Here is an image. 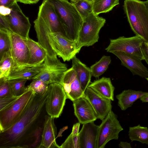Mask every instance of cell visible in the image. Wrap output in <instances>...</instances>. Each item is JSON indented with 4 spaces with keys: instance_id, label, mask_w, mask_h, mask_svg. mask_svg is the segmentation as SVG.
Segmentation results:
<instances>
[{
    "instance_id": "d4e9b609",
    "label": "cell",
    "mask_w": 148,
    "mask_h": 148,
    "mask_svg": "<svg viewBox=\"0 0 148 148\" xmlns=\"http://www.w3.org/2000/svg\"><path fill=\"white\" fill-rule=\"evenodd\" d=\"M129 138L131 141H136L148 145V128L137 126L130 127L128 132Z\"/></svg>"
},
{
    "instance_id": "836d02e7",
    "label": "cell",
    "mask_w": 148,
    "mask_h": 148,
    "mask_svg": "<svg viewBox=\"0 0 148 148\" xmlns=\"http://www.w3.org/2000/svg\"><path fill=\"white\" fill-rule=\"evenodd\" d=\"M60 147V148H80L78 135L73 136L71 134Z\"/></svg>"
},
{
    "instance_id": "7bdbcfd3",
    "label": "cell",
    "mask_w": 148,
    "mask_h": 148,
    "mask_svg": "<svg viewBox=\"0 0 148 148\" xmlns=\"http://www.w3.org/2000/svg\"><path fill=\"white\" fill-rule=\"evenodd\" d=\"M139 99L143 103L148 102V92L140 97Z\"/></svg>"
},
{
    "instance_id": "1f68e13d",
    "label": "cell",
    "mask_w": 148,
    "mask_h": 148,
    "mask_svg": "<svg viewBox=\"0 0 148 148\" xmlns=\"http://www.w3.org/2000/svg\"><path fill=\"white\" fill-rule=\"evenodd\" d=\"M14 96L9 81L5 78H0V98Z\"/></svg>"
},
{
    "instance_id": "9a60e30c",
    "label": "cell",
    "mask_w": 148,
    "mask_h": 148,
    "mask_svg": "<svg viewBox=\"0 0 148 148\" xmlns=\"http://www.w3.org/2000/svg\"><path fill=\"white\" fill-rule=\"evenodd\" d=\"M38 16L43 20L52 32H60L65 35L63 26L53 6L50 3L43 0L39 7Z\"/></svg>"
},
{
    "instance_id": "ab89813d",
    "label": "cell",
    "mask_w": 148,
    "mask_h": 148,
    "mask_svg": "<svg viewBox=\"0 0 148 148\" xmlns=\"http://www.w3.org/2000/svg\"><path fill=\"white\" fill-rule=\"evenodd\" d=\"M80 123H77L73 126L72 132L71 134L73 136H77L79 133V130L80 125Z\"/></svg>"
},
{
    "instance_id": "2e32d148",
    "label": "cell",
    "mask_w": 148,
    "mask_h": 148,
    "mask_svg": "<svg viewBox=\"0 0 148 148\" xmlns=\"http://www.w3.org/2000/svg\"><path fill=\"white\" fill-rule=\"evenodd\" d=\"M112 53L120 59L121 65L130 70L133 75H136L145 78L148 77V69L139 58L122 51H115Z\"/></svg>"
},
{
    "instance_id": "f546056e",
    "label": "cell",
    "mask_w": 148,
    "mask_h": 148,
    "mask_svg": "<svg viewBox=\"0 0 148 148\" xmlns=\"http://www.w3.org/2000/svg\"><path fill=\"white\" fill-rule=\"evenodd\" d=\"M27 79H14L8 80L14 96L19 97L27 90L25 84Z\"/></svg>"
},
{
    "instance_id": "cb8c5ba5",
    "label": "cell",
    "mask_w": 148,
    "mask_h": 148,
    "mask_svg": "<svg viewBox=\"0 0 148 148\" xmlns=\"http://www.w3.org/2000/svg\"><path fill=\"white\" fill-rule=\"evenodd\" d=\"M11 42L10 31L0 28V60L11 56Z\"/></svg>"
},
{
    "instance_id": "8992f818",
    "label": "cell",
    "mask_w": 148,
    "mask_h": 148,
    "mask_svg": "<svg viewBox=\"0 0 148 148\" xmlns=\"http://www.w3.org/2000/svg\"><path fill=\"white\" fill-rule=\"evenodd\" d=\"M106 22V19L93 12L83 20L76 43L79 51L83 47L91 46L97 42L99 33Z\"/></svg>"
},
{
    "instance_id": "d6986e66",
    "label": "cell",
    "mask_w": 148,
    "mask_h": 148,
    "mask_svg": "<svg viewBox=\"0 0 148 148\" xmlns=\"http://www.w3.org/2000/svg\"><path fill=\"white\" fill-rule=\"evenodd\" d=\"M99 128L94 122L83 124L78 134L80 148H96Z\"/></svg>"
},
{
    "instance_id": "60d3db41",
    "label": "cell",
    "mask_w": 148,
    "mask_h": 148,
    "mask_svg": "<svg viewBox=\"0 0 148 148\" xmlns=\"http://www.w3.org/2000/svg\"><path fill=\"white\" fill-rule=\"evenodd\" d=\"M40 0H16L17 2H19L24 4H31L37 3Z\"/></svg>"
},
{
    "instance_id": "4316f807",
    "label": "cell",
    "mask_w": 148,
    "mask_h": 148,
    "mask_svg": "<svg viewBox=\"0 0 148 148\" xmlns=\"http://www.w3.org/2000/svg\"><path fill=\"white\" fill-rule=\"evenodd\" d=\"M111 62L110 56H103L99 60L90 67L92 76L98 77L102 75L108 69Z\"/></svg>"
},
{
    "instance_id": "8d00e7d4",
    "label": "cell",
    "mask_w": 148,
    "mask_h": 148,
    "mask_svg": "<svg viewBox=\"0 0 148 148\" xmlns=\"http://www.w3.org/2000/svg\"><path fill=\"white\" fill-rule=\"evenodd\" d=\"M0 28H3L10 31L8 22L4 16L0 14Z\"/></svg>"
},
{
    "instance_id": "8fae6325",
    "label": "cell",
    "mask_w": 148,
    "mask_h": 148,
    "mask_svg": "<svg viewBox=\"0 0 148 148\" xmlns=\"http://www.w3.org/2000/svg\"><path fill=\"white\" fill-rule=\"evenodd\" d=\"M10 33L12 46L11 55L13 62L11 73L29 67L27 65L29 53L25 39L10 31Z\"/></svg>"
},
{
    "instance_id": "ffe728a7",
    "label": "cell",
    "mask_w": 148,
    "mask_h": 148,
    "mask_svg": "<svg viewBox=\"0 0 148 148\" xmlns=\"http://www.w3.org/2000/svg\"><path fill=\"white\" fill-rule=\"evenodd\" d=\"M29 53L27 65L29 67L39 65L44 61L47 56L46 50L38 42L29 37L25 39Z\"/></svg>"
},
{
    "instance_id": "74e56055",
    "label": "cell",
    "mask_w": 148,
    "mask_h": 148,
    "mask_svg": "<svg viewBox=\"0 0 148 148\" xmlns=\"http://www.w3.org/2000/svg\"><path fill=\"white\" fill-rule=\"evenodd\" d=\"M11 9L3 5L0 6V14L3 16H6L11 13Z\"/></svg>"
},
{
    "instance_id": "4fadbf2b",
    "label": "cell",
    "mask_w": 148,
    "mask_h": 148,
    "mask_svg": "<svg viewBox=\"0 0 148 148\" xmlns=\"http://www.w3.org/2000/svg\"><path fill=\"white\" fill-rule=\"evenodd\" d=\"M60 84L63 87L67 99L72 101L84 95L75 71L72 67L64 72Z\"/></svg>"
},
{
    "instance_id": "d6a6232c",
    "label": "cell",
    "mask_w": 148,
    "mask_h": 148,
    "mask_svg": "<svg viewBox=\"0 0 148 148\" xmlns=\"http://www.w3.org/2000/svg\"><path fill=\"white\" fill-rule=\"evenodd\" d=\"M47 84L40 79L33 80L29 85L36 94H41L44 93L48 88Z\"/></svg>"
},
{
    "instance_id": "30bf717a",
    "label": "cell",
    "mask_w": 148,
    "mask_h": 148,
    "mask_svg": "<svg viewBox=\"0 0 148 148\" xmlns=\"http://www.w3.org/2000/svg\"><path fill=\"white\" fill-rule=\"evenodd\" d=\"M48 90L45 102L46 112L52 117L58 118L62 112L67 99L66 93L62 86L56 83L49 84Z\"/></svg>"
},
{
    "instance_id": "bcb514c9",
    "label": "cell",
    "mask_w": 148,
    "mask_h": 148,
    "mask_svg": "<svg viewBox=\"0 0 148 148\" xmlns=\"http://www.w3.org/2000/svg\"><path fill=\"white\" fill-rule=\"evenodd\" d=\"M145 42V43L146 45H147V46L148 47V42Z\"/></svg>"
},
{
    "instance_id": "6da1fadb",
    "label": "cell",
    "mask_w": 148,
    "mask_h": 148,
    "mask_svg": "<svg viewBox=\"0 0 148 148\" xmlns=\"http://www.w3.org/2000/svg\"><path fill=\"white\" fill-rule=\"evenodd\" d=\"M48 89L32 97L18 121L0 132V148H38L47 113Z\"/></svg>"
},
{
    "instance_id": "b9f144b4",
    "label": "cell",
    "mask_w": 148,
    "mask_h": 148,
    "mask_svg": "<svg viewBox=\"0 0 148 148\" xmlns=\"http://www.w3.org/2000/svg\"><path fill=\"white\" fill-rule=\"evenodd\" d=\"M119 146L120 148H132L130 143L127 142L121 141Z\"/></svg>"
},
{
    "instance_id": "5bb4252c",
    "label": "cell",
    "mask_w": 148,
    "mask_h": 148,
    "mask_svg": "<svg viewBox=\"0 0 148 148\" xmlns=\"http://www.w3.org/2000/svg\"><path fill=\"white\" fill-rule=\"evenodd\" d=\"M84 96L92 106L97 119L102 121L112 110L111 100L102 97L90 88L87 87Z\"/></svg>"
},
{
    "instance_id": "ee69618b",
    "label": "cell",
    "mask_w": 148,
    "mask_h": 148,
    "mask_svg": "<svg viewBox=\"0 0 148 148\" xmlns=\"http://www.w3.org/2000/svg\"><path fill=\"white\" fill-rule=\"evenodd\" d=\"M148 9V0L144 1Z\"/></svg>"
},
{
    "instance_id": "7dc6e473",
    "label": "cell",
    "mask_w": 148,
    "mask_h": 148,
    "mask_svg": "<svg viewBox=\"0 0 148 148\" xmlns=\"http://www.w3.org/2000/svg\"><path fill=\"white\" fill-rule=\"evenodd\" d=\"M148 81V77L145 78Z\"/></svg>"
},
{
    "instance_id": "3957f363",
    "label": "cell",
    "mask_w": 148,
    "mask_h": 148,
    "mask_svg": "<svg viewBox=\"0 0 148 148\" xmlns=\"http://www.w3.org/2000/svg\"><path fill=\"white\" fill-rule=\"evenodd\" d=\"M123 8L132 31L148 42V9L144 1L125 0Z\"/></svg>"
},
{
    "instance_id": "f1b7e54d",
    "label": "cell",
    "mask_w": 148,
    "mask_h": 148,
    "mask_svg": "<svg viewBox=\"0 0 148 148\" xmlns=\"http://www.w3.org/2000/svg\"><path fill=\"white\" fill-rule=\"evenodd\" d=\"M72 3L84 20L93 12L92 1L79 0Z\"/></svg>"
},
{
    "instance_id": "277c9868",
    "label": "cell",
    "mask_w": 148,
    "mask_h": 148,
    "mask_svg": "<svg viewBox=\"0 0 148 148\" xmlns=\"http://www.w3.org/2000/svg\"><path fill=\"white\" fill-rule=\"evenodd\" d=\"M45 30L51 49L54 55L61 58L64 62L69 61L79 51L76 43L68 38L60 32H52L45 23Z\"/></svg>"
},
{
    "instance_id": "83f0119b",
    "label": "cell",
    "mask_w": 148,
    "mask_h": 148,
    "mask_svg": "<svg viewBox=\"0 0 148 148\" xmlns=\"http://www.w3.org/2000/svg\"><path fill=\"white\" fill-rule=\"evenodd\" d=\"M39 73L38 71L32 67L25 68L11 72L9 76L5 78L8 80L17 79L32 80Z\"/></svg>"
},
{
    "instance_id": "44dd1931",
    "label": "cell",
    "mask_w": 148,
    "mask_h": 148,
    "mask_svg": "<svg viewBox=\"0 0 148 148\" xmlns=\"http://www.w3.org/2000/svg\"><path fill=\"white\" fill-rule=\"evenodd\" d=\"M72 60V67L75 71L82 90L84 92L90 82L92 76L90 69L81 62L76 56Z\"/></svg>"
},
{
    "instance_id": "f6af8a7d",
    "label": "cell",
    "mask_w": 148,
    "mask_h": 148,
    "mask_svg": "<svg viewBox=\"0 0 148 148\" xmlns=\"http://www.w3.org/2000/svg\"><path fill=\"white\" fill-rule=\"evenodd\" d=\"M71 1V3H73L76 2V1L79 0H70Z\"/></svg>"
},
{
    "instance_id": "4dcf8cb0",
    "label": "cell",
    "mask_w": 148,
    "mask_h": 148,
    "mask_svg": "<svg viewBox=\"0 0 148 148\" xmlns=\"http://www.w3.org/2000/svg\"><path fill=\"white\" fill-rule=\"evenodd\" d=\"M13 64L11 56H8L0 60V78H6L9 76Z\"/></svg>"
},
{
    "instance_id": "ba28073f",
    "label": "cell",
    "mask_w": 148,
    "mask_h": 148,
    "mask_svg": "<svg viewBox=\"0 0 148 148\" xmlns=\"http://www.w3.org/2000/svg\"><path fill=\"white\" fill-rule=\"evenodd\" d=\"M99 126L96 148H104L112 140H117L119 133L123 130L117 115L111 110Z\"/></svg>"
},
{
    "instance_id": "52a82bcc",
    "label": "cell",
    "mask_w": 148,
    "mask_h": 148,
    "mask_svg": "<svg viewBox=\"0 0 148 148\" xmlns=\"http://www.w3.org/2000/svg\"><path fill=\"white\" fill-rule=\"evenodd\" d=\"M32 68L39 72L32 80L40 79L48 85L53 83L60 84L67 70L66 65L62 62L57 56L50 57L47 55L42 64Z\"/></svg>"
},
{
    "instance_id": "e575fe53",
    "label": "cell",
    "mask_w": 148,
    "mask_h": 148,
    "mask_svg": "<svg viewBox=\"0 0 148 148\" xmlns=\"http://www.w3.org/2000/svg\"><path fill=\"white\" fill-rule=\"evenodd\" d=\"M19 97L13 96L10 97L0 98V111L9 106Z\"/></svg>"
},
{
    "instance_id": "ac0fdd59",
    "label": "cell",
    "mask_w": 148,
    "mask_h": 148,
    "mask_svg": "<svg viewBox=\"0 0 148 148\" xmlns=\"http://www.w3.org/2000/svg\"><path fill=\"white\" fill-rule=\"evenodd\" d=\"M55 118L46 115L40 143L38 148H60L56 141L57 131L54 124Z\"/></svg>"
},
{
    "instance_id": "7a4b0ae2",
    "label": "cell",
    "mask_w": 148,
    "mask_h": 148,
    "mask_svg": "<svg viewBox=\"0 0 148 148\" xmlns=\"http://www.w3.org/2000/svg\"><path fill=\"white\" fill-rule=\"evenodd\" d=\"M53 6L69 39L77 43L83 20L76 8L68 0H45Z\"/></svg>"
},
{
    "instance_id": "7402d4cb",
    "label": "cell",
    "mask_w": 148,
    "mask_h": 148,
    "mask_svg": "<svg viewBox=\"0 0 148 148\" xmlns=\"http://www.w3.org/2000/svg\"><path fill=\"white\" fill-rule=\"evenodd\" d=\"M88 87L102 97L112 101L114 100L115 88L110 78L102 77L91 82Z\"/></svg>"
},
{
    "instance_id": "484cf974",
    "label": "cell",
    "mask_w": 148,
    "mask_h": 148,
    "mask_svg": "<svg viewBox=\"0 0 148 148\" xmlns=\"http://www.w3.org/2000/svg\"><path fill=\"white\" fill-rule=\"evenodd\" d=\"M92 4L93 12L98 15L111 10L119 4V0H93Z\"/></svg>"
},
{
    "instance_id": "603a6c76",
    "label": "cell",
    "mask_w": 148,
    "mask_h": 148,
    "mask_svg": "<svg viewBox=\"0 0 148 148\" xmlns=\"http://www.w3.org/2000/svg\"><path fill=\"white\" fill-rule=\"evenodd\" d=\"M148 92L131 89L124 90L116 96L118 100V105L121 110H125L132 106L136 100Z\"/></svg>"
},
{
    "instance_id": "9c48e42d",
    "label": "cell",
    "mask_w": 148,
    "mask_h": 148,
    "mask_svg": "<svg viewBox=\"0 0 148 148\" xmlns=\"http://www.w3.org/2000/svg\"><path fill=\"white\" fill-rule=\"evenodd\" d=\"M144 41L140 36L130 37L120 36L115 39H110L108 46L105 49L106 51L112 53L122 51L137 56L144 60L141 47Z\"/></svg>"
},
{
    "instance_id": "d590c367",
    "label": "cell",
    "mask_w": 148,
    "mask_h": 148,
    "mask_svg": "<svg viewBox=\"0 0 148 148\" xmlns=\"http://www.w3.org/2000/svg\"><path fill=\"white\" fill-rule=\"evenodd\" d=\"M141 49L144 59L148 65V47L145 41L142 44Z\"/></svg>"
},
{
    "instance_id": "5b68a950",
    "label": "cell",
    "mask_w": 148,
    "mask_h": 148,
    "mask_svg": "<svg viewBox=\"0 0 148 148\" xmlns=\"http://www.w3.org/2000/svg\"><path fill=\"white\" fill-rule=\"evenodd\" d=\"M26 92L9 106L0 111V132L7 130L19 119L28 102L35 95L29 86Z\"/></svg>"
},
{
    "instance_id": "f35d334b",
    "label": "cell",
    "mask_w": 148,
    "mask_h": 148,
    "mask_svg": "<svg viewBox=\"0 0 148 148\" xmlns=\"http://www.w3.org/2000/svg\"><path fill=\"white\" fill-rule=\"evenodd\" d=\"M16 1V0H0V5L10 8Z\"/></svg>"
},
{
    "instance_id": "e0dca14e",
    "label": "cell",
    "mask_w": 148,
    "mask_h": 148,
    "mask_svg": "<svg viewBox=\"0 0 148 148\" xmlns=\"http://www.w3.org/2000/svg\"><path fill=\"white\" fill-rule=\"evenodd\" d=\"M72 102L74 114L80 124L93 122L97 119L93 108L84 95Z\"/></svg>"
},
{
    "instance_id": "7c38bea8",
    "label": "cell",
    "mask_w": 148,
    "mask_h": 148,
    "mask_svg": "<svg viewBox=\"0 0 148 148\" xmlns=\"http://www.w3.org/2000/svg\"><path fill=\"white\" fill-rule=\"evenodd\" d=\"M16 1L10 8V13L4 16L9 25L10 31L23 38L28 37L31 25L29 18L23 13Z\"/></svg>"
},
{
    "instance_id": "c3c4849f",
    "label": "cell",
    "mask_w": 148,
    "mask_h": 148,
    "mask_svg": "<svg viewBox=\"0 0 148 148\" xmlns=\"http://www.w3.org/2000/svg\"><path fill=\"white\" fill-rule=\"evenodd\" d=\"M89 1H92L93 0H89Z\"/></svg>"
}]
</instances>
